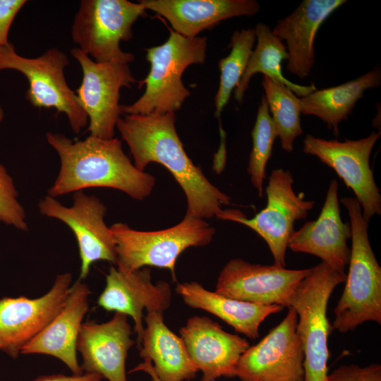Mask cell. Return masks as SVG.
<instances>
[{"instance_id": "obj_1", "label": "cell", "mask_w": 381, "mask_h": 381, "mask_svg": "<svg viewBox=\"0 0 381 381\" xmlns=\"http://www.w3.org/2000/svg\"><path fill=\"white\" fill-rule=\"evenodd\" d=\"M174 112L161 115L124 114L116 127L128 145L135 167L144 171L148 164L164 166L183 190L186 214L200 219L217 217L231 198L214 186L186 154L175 127Z\"/></svg>"}, {"instance_id": "obj_2", "label": "cell", "mask_w": 381, "mask_h": 381, "mask_svg": "<svg viewBox=\"0 0 381 381\" xmlns=\"http://www.w3.org/2000/svg\"><path fill=\"white\" fill-rule=\"evenodd\" d=\"M47 143L57 152L60 169L48 195L56 198L94 187L121 190L143 200L152 193L154 176L138 169L124 153L118 138L89 135L73 141L59 133L47 132Z\"/></svg>"}, {"instance_id": "obj_3", "label": "cell", "mask_w": 381, "mask_h": 381, "mask_svg": "<svg viewBox=\"0 0 381 381\" xmlns=\"http://www.w3.org/2000/svg\"><path fill=\"white\" fill-rule=\"evenodd\" d=\"M351 226L349 268L345 286L334 308L332 329L341 333L355 329L368 321L381 323V267L368 238V222L361 207L353 197H344Z\"/></svg>"}, {"instance_id": "obj_4", "label": "cell", "mask_w": 381, "mask_h": 381, "mask_svg": "<svg viewBox=\"0 0 381 381\" xmlns=\"http://www.w3.org/2000/svg\"><path fill=\"white\" fill-rule=\"evenodd\" d=\"M207 45L205 36L188 38L170 30L164 44L146 49L150 69L138 82L145 90L134 103L121 105L123 114L161 115L179 110L190 95L181 75L188 66L205 63Z\"/></svg>"}, {"instance_id": "obj_5", "label": "cell", "mask_w": 381, "mask_h": 381, "mask_svg": "<svg viewBox=\"0 0 381 381\" xmlns=\"http://www.w3.org/2000/svg\"><path fill=\"white\" fill-rule=\"evenodd\" d=\"M109 228L119 270L129 273L145 267L165 268L170 270L174 282L179 255L190 247L208 245L215 234V229L204 219L188 214L176 225L159 231H138L125 223H115Z\"/></svg>"}, {"instance_id": "obj_6", "label": "cell", "mask_w": 381, "mask_h": 381, "mask_svg": "<svg viewBox=\"0 0 381 381\" xmlns=\"http://www.w3.org/2000/svg\"><path fill=\"white\" fill-rule=\"evenodd\" d=\"M346 277V273L321 262L311 267L289 301L288 308L294 309L298 317L296 332L304 355V381L326 380L328 336L332 329L327 315V305L334 289Z\"/></svg>"}, {"instance_id": "obj_7", "label": "cell", "mask_w": 381, "mask_h": 381, "mask_svg": "<svg viewBox=\"0 0 381 381\" xmlns=\"http://www.w3.org/2000/svg\"><path fill=\"white\" fill-rule=\"evenodd\" d=\"M146 16L140 2L127 0H83L71 26L73 42L97 62L127 64L135 56L120 47L133 37L132 27Z\"/></svg>"}, {"instance_id": "obj_8", "label": "cell", "mask_w": 381, "mask_h": 381, "mask_svg": "<svg viewBox=\"0 0 381 381\" xmlns=\"http://www.w3.org/2000/svg\"><path fill=\"white\" fill-rule=\"evenodd\" d=\"M68 65L67 55L56 47L28 58L19 55L12 43L0 47V71L14 70L25 75L29 84L25 98L30 104L38 109L53 108L56 115L64 114L73 131L79 133L88 124V117L66 80L64 68Z\"/></svg>"}, {"instance_id": "obj_9", "label": "cell", "mask_w": 381, "mask_h": 381, "mask_svg": "<svg viewBox=\"0 0 381 381\" xmlns=\"http://www.w3.org/2000/svg\"><path fill=\"white\" fill-rule=\"evenodd\" d=\"M294 179L289 171L273 170L265 192L266 207L248 219L238 210H226L217 217L243 224L256 232L267 244L274 265L285 267L289 240L296 221L305 219L315 205L297 195L292 187Z\"/></svg>"}, {"instance_id": "obj_10", "label": "cell", "mask_w": 381, "mask_h": 381, "mask_svg": "<svg viewBox=\"0 0 381 381\" xmlns=\"http://www.w3.org/2000/svg\"><path fill=\"white\" fill-rule=\"evenodd\" d=\"M83 73L80 85L75 94L78 102L88 117L90 135L111 139L121 115L120 90L131 87L136 83L128 64L97 62L79 48L71 50Z\"/></svg>"}, {"instance_id": "obj_11", "label": "cell", "mask_w": 381, "mask_h": 381, "mask_svg": "<svg viewBox=\"0 0 381 381\" xmlns=\"http://www.w3.org/2000/svg\"><path fill=\"white\" fill-rule=\"evenodd\" d=\"M380 136V132L373 131L361 139L339 141L308 134L303 140V152L317 157L353 190L367 222L381 214V195L370 166V155Z\"/></svg>"}, {"instance_id": "obj_12", "label": "cell", "mask_w": 381, "mask_h": 381, "mask_svg": "<svg viewBox=\"0 0 381 381\" xmlns=\"http://www.w3.org/2000/svg\"><path fill=\"white\" fill-rule=\"evenodd\" d=\"M38 207L42 215L60 220L73 232L81 261L80 279L87 277L97 261L116 264L115 241L104 222L107 208L98 198L77 191L73 205L66 207L47 195L40 200Z\"/></svg>"}, {"instance_id": "obj_13", "label": "cell", "mask_w": 381, "mask_h": 381, "mask_svg": "<svg viewBox=\"0 0 381 381\" xmlns=\"http://www.w3.org/2000/svg\"><path fill=\"white\" fill-rule=\"evenodd\" d=\"M288 308L281 322L241 355L235 373L241 381H304L298 317L294 309Z\"/></svg>"}, {"instance_id": "obj_14", "label": "cell", "mask_w": 381, "mask_h": 381, "mask_svg": "<svg viewBox=\"0 0 381 381\" xmlns=\"http://www.w3.org/2000/svg\"><path fill=\"white\" fill-rule=\"evenodd\" d=\"M310 270H289L274 264H254L234 258L220 272L215 291L238 301L288 308L297 286Z\"/></svg>"}, {"instance_id": "obj_15", "label": "cell", "mask_w": 381, "mask_h": 381, "mask_svg": "<svg viewBox=\"0 0 381 381\" xmlns=\"http://www.w3.org/2000/svg\"><path fill=\"white\" fill-rule=\"evenodd\" d=\"M71 282V274L66 272L57 275L50 290L40 297H0V351L17 358L60 310Z\"/></svg>"}, {"instance_id": "obj_16", "label": "cell", "mask_w": 381, "mask_h": 381, "mask_svg": "<svg viewBox=\"0 0 381 381\" xmlns=\"http://www.w3.org/2000/svg\"><path fill=\"white\" fill-rule=\"evenodd\" d=\"M171 298L170 285L165 281L153 284L148 267L126 273L111 265L97 304L107 311L120 313L133 319L140 349L145 330L143 310L164 313L170 306Z\"/></svg>"}, {"instance_id": "obj_17", "label": "cell", "mask_w": 381, "mask_h": 381, "mask_svg": "<svg viewBox=\"0 0 381 381\" xmlns=\"http://www.w3.org/2000/svg\"><path fill=\"white\" fill-rule=\"evenodd\" d=\"M179 333L190 359L202 373L201 381L235 377L237 363L250 346L246 339L224 331L206 316L190 317Z\"/></svg>"}, {"instance_id": "obj_18", "label": "cell", "mask_w": 381, "mask_h": 381, "mask_svg": "<svg viewBox=\"0 0 381 381\" xmlns=\"http://www.w3.org/2000/svg\"><path fill=\"white\" fill-rule=\"evenodd\" d=\"M338 191L337 181L332 179L318 218L294 231L288 248L296 253L315 255L333 270L345 273L351 254L347 241L352 232L350 222L341 219Z\"/></svg>"}, {"instance_id": "obj_19", "label": "cell", "mask_w": 381, "mask_h": 381, "mask_svg": "<svg viewBox=\"0 0 381 381\" xmlns=\"http://www.w3.org/2000/svg\"><path fill=\"white\" fill-rule=\"evenodd\" d=\"M127 316L115 313L103 323L89 320L83 323L77 351L81 354L83 373H94L108 381H127L126 361L135 344Z\"/></svg>"}, {"instance_id": "obj_20", "label": "cell", "mask_w": 381, "mask_h": 381, "mask_svg": "<svg viewBox=\"0 0 381 381\" xmlns=\"http://www.w3.org/2000/svg\"><path fill=\"white\" fill-rule=\"evenodd\" d=\"M90 290L78 279L54 318L22 349L21 354H44L62 361L73 375L83 374L77 358V341L89 310Z\"/></svg>"}, {"instance_id": "obj_21", "label": "cell", "mask_w": 381, "mask_h": 381, "mask_svg": "<svg viewBox=\"0 0 381 381\" xmlns=\"http://www.w3.org/2000/svg\"><path fill=\"white\" fill-rule=\"evenodd\" d=\"M346 0H304L288 16L279 20L272 30L285 42L287 71L303 79L315 64L314 42L323 22Z\"/></svg>"}, {"instance_id": "obj_22", "label": "cell", "mask_w": 381, "mask_h": 381, "mask_svg": "<svg viewBox=\"0 0 381 381\" xmlns=\"http://www.w3.org/2000/svg\"><path fill=\"white\" fill-rule=\"evenodd\" d=\"M145 10L166 18L174 31L193 38L204 30L238 16H251L260 10L255 0H140Z\"/></svg>"}, {"instance_id": "obj_23", "label": "cell", "mask_w": 381, "mask_h": 381, "mask_svg": "<svg viewBox=\"0 0 381 381\" xmlns=\"http://www.w3.org/2000/svg\"><path fill=\"white\" fill-rule=\"evenodd\" d=\"M176 292L188 306L218 317L251 339L259 337L260 326L268 316L283 309L278 305L262 306L231 298L196 282L177 284Z\"/></svg>"}, {"instance_id": "obj_24", "label": "cell", "mask_w": 381, "mask_h": 381, "mask_svg": "<svg viewBox=\"0 0 381 381\" xmlns=\"http://www.w3.org/2000/svg\"><path fill=\"white\" fill-rule=\"evenodd\" d=\"M139 355L154 363L161 381L193 379L199 371L187 351L183 340L164 323L163 313L147 312Z\"/></svg>"}, {"instance_id": "obj_25", "label": "cell", "mask_w": 381, "mask_h": 381, "mask_svg": "<svg viewBox=\"0 0 381 381\" xmlns=\"http://www.w3.org/2000/svg\"><path fill=\"white\" fill-rule=\"evenodd\" d=\"M381 85V71L376 67L341 85L316 90L299 98L301 112L320 119L334 135H339V125L347 120L364 92Z\"/></svg>"}, {"instance_id": "obj_26", "label": "cell", "mask_w": 381, "mask_h": 381, "mask_svg": "<svg viewBox=\"0 0 381 381\" xmlns=\"http://www.w3.org/2000/svg\"><path fill=\"white\" fill-rule=\"evenodd\" d=\"M257 44L251 54L247 67L235 88V99L241 102L253 75L261 73L275 82L286 85L294 94L302 97L317 90L314 84L301 85L287 80L282 74V62L286 61L287 52L284 43L276 37L270 28L258 23L255 28Z\"/></svg>"}, {"instance_id": "obj_27", "label": "cell", "mask_w": 381, "mask_h": 381, "mask_svg": "<svg viewBox=\"0 0 381 381\" xmlns=\"http://www.w3.org/2000/svg\"><path fill=\"white\" fill-rule=\"evenodd\" d=\"M262 85L281 146L284 151L291 152L296 138L303 133L299 98L286 85L265 75Z\"/></svg>"}, {"instance_id": "obj_28", "label": "cell", "mask_w": 381, "mask_h": 381, "mask_svg": "<svg viewBox=\"0 0 381 381\" xmlns=\"http://www.w3.org/2000/svg\"><path fill=\"white\" fill-rule=\"evenodd\" d=\"M256 41L255 30L248 28L235 31L229 44V54L218 63L220 71L219 85L214 98L216 117L227 104L231 92L238 85L247 67Z\"/></svg>"}, {"instance_id": "obj_29", "label": "cell", "mask_w": 381, "mask_h": 381, "mask_svg": "<svg viewBox=\"0 0 381 381\" xmlns=\"http://www.w3.org/2000/svg\"><path fill=\"white\" fill-rule=\"evenodd\" d=\"M251 136L253 147L247 171L253 187L258 190L259 197L262 198L267 164L272 157L274 142L277 137L264 95L258 107Z\"/></svg>"}, {"instance_id": "obj_30", "label": "cell", "mask_w": 381, "mask_h": 381, "mask_svg": "<svg viewBox=\"0 0 381 381\" xmlns=\"http://www.w3.org/2000/svg\"><path fill=\"white\" fill-rule=\"evenodd\" d=\"M18 198L13 178L0 163V222L20 231H28L25 212Z\"/></svg>"}, {"instance_id": "obj_31", "label": "cell", "mask_w": 381, "mask_h": 381, "mask_svg": "<svg viewBox=\"0 0 381 381\" xmlns=\"http://www.w3.org/2000/svg\"><path fill=\"white\" fill-rule=\"evenodd\" d=\"M325 381H381V365H341L328 373Z\"/></svg>"}, {"instance_id": "obj_32", "label": "cell", "mask_w": 381, "mask_h": 381, "mask_svg": "<svg viewBox=\"0 0 381 381\" xmlns=\"http://www.w3.org/2000/svg\"><path fill=\"white\" fill-rule=\"evenodd\" d=\"M25 0H0V47L8 46V34L12 23Z\"/></svg>"}, {"instance_id": "obj_33", "label": "cell", "mask_w": 381, "mask_h": 381, "mask_svg": "<svg viewBox=\"0 0 381 381\" xmlns=\"http://www.w3.org/2000/svg\"><path fill=\"white\" fill-rule=\"evenodd\" d=\"M102 377L97 374L84 373L80 375H66L64 374L43 375L32 381H102Z\"/></svg>"}, {"instance_id": "obj_34", "label": "cell", "mask_w": 381, "mask_h": 381, "mask_svg": "<svg viewBox=\"0 0 381 381\" xmlns=\"http://www.w3.org/2000/svg\"><path fill=\"white\" fill-rule=\"evenodd\" d=\"M140 371L147 373L150 377L152 381H161L153 369L152 363L147 358H145L143 363L131 369L129 373H132Z\"/></svg>"}, {"instance_id": "obj_35", "label": "cell", "mask_w": 381, "mask_h": 381, "mask_svg": "<svg viewBox=\"0 0 381 381\" xmlns=\"http://www.w3.org/2000/svg\"><path fill=\"white\" fill-rule=\"evenodd\" d=\"M4 118V111L0 104V123L3 121Z\"/></svg>"}, {"instance_id": "obj_36", "label": "cell", "mask_w": 381, "mask_h": 381, "mask_svg": "<svg viewBox=\"0 0 381 381\" xmlns=\"http://www.w3.org/2000/svg\"><path fill=\"white\" fill-rule=\"evenodd\" d=\"M188 381H190V380H188Z\"/></svg>"}]
</instances>
